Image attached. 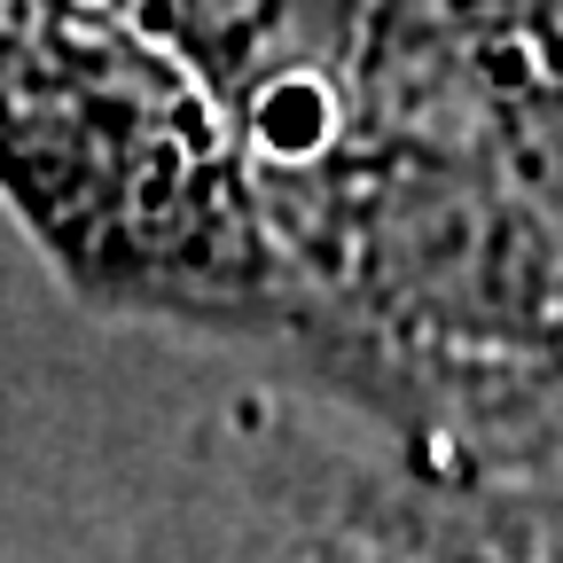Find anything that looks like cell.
<instances>
[{
  "instance_id": "cell-2",
  "label": "cell",
  "mask_w": 563,
  "mask_h": 563,
  "mask_svg": "<svg viewBox=\"0 0 563 563\" xmlns=\"http://www.w3.org/2000/svg\"><path fill=\"white\" fill-rule=\"evenodd\" d=\"M485 79L493 87H532V47L525 40H493L485 47Z\"/></svg>"
},
{
  "instance_id": "cell-1",
  "label": "cell",
  "mask_w": 563,
  "mask_h": 563,
  "mask_svg": "<svg viewBox=\"0 0 563 563\" xmlns=\"http://www.w3.org/2000/svg\"><path fill=\"white\" fill-rule=\"evenodd\" d=\"M336 133V102H329V87L321 79H282V87H266L258 95V141L274 157H313L321 141Z\"/></svg>"
}]
</instances>
